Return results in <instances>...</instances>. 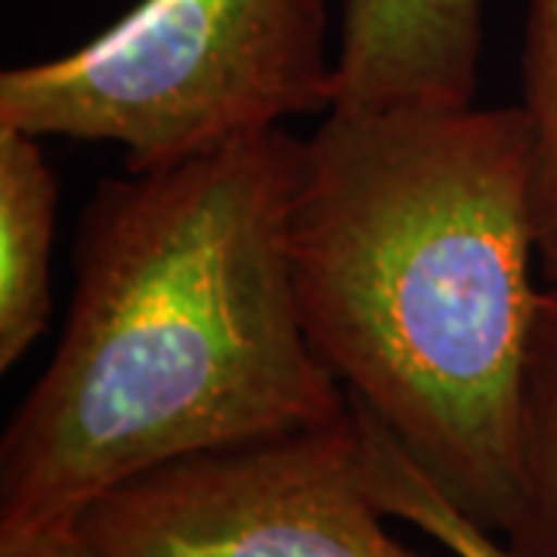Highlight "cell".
Listing matches in <instances>:
<instances>
[{
    "label": "cell",
    "mask_w": 557,
    "mask_h": 557,
    "mask_svg": "<svg viewBox=\"0 0 557 557\" xmlns=\"http://www.w3.org/2000/svg\"><path fill=\"white\" fill-rule=\"evenodd\" d=\"M300 171L304 139L273 127L102 180L62 338L0 443V530L78 523L161 465L350 416L292 276Z\"/></svg>",
    "instance_id": "obj_1"
},
{
    "label": "cell",
    "mask_w": 557,
    "mask_h": 557,
    "mask_svg": "<svg viewBox=\"0 0 557 557\" xmlns=\"http://www.w3.org/2000/svg\"><path fill=\"white\" fill-rule=\"evenodd\" d=\"M520 106L332 109L304 139L288 255L325 369L480 527L518 502L539 292Z\"/></svg>",
    "instance_id": "obj_2"
},
{
    "label": "cell",
    "mask_w": 557,
    "mask_h": 557,
    "mask_svg": "<svg viewBox=\"0 0 557 557\" xmlns=\"http://www.w3.org/2000/svg\"><path fill=\"white\" fill-rule=\"evenodd\" d=\"M325 0H139L57 60L0 75V124L119 143L161 171L335 106Z\"/></svg>",
    "instance_id": "obj_3"
},
{
    "label": "cell",
    "mask_w": 557,
    "mask_h": 557,
    "mask_svg": "<svg viewBox=\"0 0 557 557\" xmlns=\"http://www.w3.org/2000/svg\"><path fill=\"white\" fill-rule=\"evenodd\" d=\"M366 490L354 412L180 458L78 518L100 557H421Z\"/></svg>",
    "instance_id": "obj_4"
},
{
    "label": "cell",
    "mask_w": 557,
    "mask_h": 557,
    "mask_svg": "<svg viewBox=\"0 0 557 557\" xmlns=\"http://www.w3.org/2000/svg\"><path fill=\"white\" fill-rule=\"evenodd\" d=\"M480 53L483 0H344L332 109L471 106Z\"/></svg>",
    "instance_id": "obj_5"
},
{
    "label": "cell",
    "mask_w": 557,
    "mask_h": 557,
    "mask_svg": "<svg viewBox=\"0 0 557 557\" xmlns=\"http://www.w3.org/2000/svg\"><path fill=\"white\" fill-rule=\"evenodd\" d=\"M57 208L60 180L38 137L0 124V372H10L50 325Z\"/></svg>",
    "instance_id": "obj_6"
},
{
    "label": "cell",
    "mask_w": 557,
    "mask_h": 557,
    "mask_svg": "<svg viewBox=\"0 0 557 557\" xmlns=\"http://www.w3.org/2000/svg\"><path fill=\"white\" fill-rule=\"evenodd\" d=\"M502 542L515 557H557V285L539 292L520 391L518 502Z\"/></svg>",
    "instance_id": "obj_7"
},
{
    "label": "cell",
    "mask_w": 557,
    "mask_h": 557,
    "mask_svg": "<svg viewBox=\"0 0 557 557\" xmlns=\"http://www.w3.org/2000/svg\"><path fill=\"white\" fill-rule=\"evenodd\" d=\"M350 412L357 424L359 465H362L366 490L372 493L375 505L387 518L412 523L416 530L437 539L456 557H515L502 536L480 527L478 520L458 511L443 496L437 483L403 453V446L384 431V424L362 403L350 399Z\"/></svg>",
    "instance_id": "obj_8"
},
{
    "label": "cell",
    "mask_w": 557,
    "mask_h": 557,
    "mask_svg": "<svg viewBox=\"0 0 557 557\" xmlns=\"http://www.w3.org/2000/svg\"><path fill=\"white\" fill-rule=\"evenodd\" d=\"M523 119L530 131L527 205L542 276L557 285V0H530L520 53Z\"/></svg>",
    "instance_id": "obj_9"
},
{
    "label": "cell",
    "mask_w": 557,
    "mask_h": 557,
    "mask_svg": "<svg viewBox=\"0 0 557 557\" xmlns=\"http://www.w3.org/2000/svg\"><path fill=\"white\" fill-rule=\"evenodd\" d=\"M0 557H100L78 523L0 530Z\"/></svg>",
    "instance_id": "obj_10"
}]
</instances>
